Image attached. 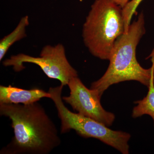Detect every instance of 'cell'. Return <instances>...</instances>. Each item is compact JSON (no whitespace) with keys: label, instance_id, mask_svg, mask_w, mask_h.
Masks as SVG:
<instances>
[{"label":"cell","instance_id":"10","mask_svg":"<svg viewBox=\"0 0 154 154\" xmlns=\"http://www.w3.org/2000/svg\"><path fill=\"white\" fill-rule=\"evenodd\" d=\"M143 1V0H131L122 8V15L125 28V33H127L128 31L133 16L135 14L138 7Z\"/></svg>","mask_w":154,"mask_h":154},{"label":"cell","instance_id":"3","mask_svg":"<svg viewBox=\"0 0 154 154\" xmlns=\"http://www.w3.org/2000/svg\"><path fill=\"white\" fill-rule=\"evenodd\" d=\"M125 32L122 8L113 0H95L82 30L83 41L91 54L110 60L116 41Z\"/></svg>","mask_w":154,"mask_h":154},{"label":"cell","instance_id":"7","mask_svg":"<svg viewBox=\"0 0 154 154\" xmlns=\"http://www.w3.org/2000/svg\"><path fill=\"white\" fill-rule=\"evenodd\" d=\"M44 98L50 99V94L39 88L25 90L11 85L0 86L1 104L28 105Z\"/></svg>","mask_w":154,"mask_h":154},{"label":"cell","instance_id":"11","mask_svg":"<svg viewBox=\"0 0 154 154\" xmlns=\"http://www.w3.org/2000/svg\"><path fill=\"white\" fill-rule=\"evenodd\" d=\"M118 5L120 6L122 8H123L129 2L130 0H113Z\"/></svg>","mask_w":154,"mask_h":154},{"label":"cell","instance_id":"1","mask_svg":"<svg viewBox=\"0 0 154 154\" xmlns=\"http://www.w3.org/2000/svg\"><path fill=\"white\" fill-rule=\"evenodd\" d=\"M0 115L11 121L14 136L1 154H48L61 143L55 125L38 102L1 104Z\"/></svg>","mask_w":154,"mask_h":154},{"label":"cell","instance_id":"8","mask_svg":"<svg viewBox=\"0 0 154 154\" xmlns=\"http://www.w3.org/2000/svg\"><path fill=\"white\" fill-rule=\"evenodd\" d=\"M29 25L28 16L22 17L15 29L10 34L1 39L0 41V61L2 60L8 50L13 44L27 36L26 28Z\"/></svg>","mask_w":154,"mask_h":154},{"label":"cell","instance_id":"2","mask_svg":"<svg viewBox=\"0 0 154 154\" xmlns=\"http://www.w3.org/2000/svg\"><path fill=\"white\" fill-rule=\"evenodd\" d=\"M146 32L143 12L130 24L128 31L116 41L110 64L100 79L91 84V88L100 97L110 86L125 81H137L148 88L154 81V50L150 57L152 66L145 69L138 62L136 48Z\"/></svg>","mask_w":154,"mask_h":154},{"label":"cell","instance_id":"5","mask_svg":"<svg viewBox=\"0 0 154 154\" xmlns=\"http://www.w3.org/2000/svg\"><path fill=\"white\" fill-rule=\"evenodd\" d=\"M24 63L37 65L48 78L58 80L63 86L67 85L70 80L78 76L75 69L69 62L62 44L46 45L42 49L39 57H33L24 53L11 56L3 61V65L12 66L15 72L25 68Z\"/></svg>","mask_w":154,"mask_h":154},{"label":"cell","instance_id":"4","mask_svg":"<svg viewBox=\"0 0 154 154\" xmlns=\"http://www.w3.org/2000/svg\"><path fill=\"white\" fill-rule=\"evenodd\" d=\"M63 86L51 87L48 92L54 103L61 121V133H66L73 130L81 136L94 138L113 147L123 154L129 153L128 141L131 135L128 133L108 128L105 125L93 119L69 110L62 97Z\"/></svg>","mask_w":154,"mask_h":154},{"label":"cell","instance_id":"6","mask_svg":"<svg viewBox=\"0 0 154 154\" xmlns=\"http://www.w3.org/2000/svg\"><path fill=\"white\" fill-rule=\"evenodd\" d=\"M67 85L70 94L62 97L63 101L81 115L95 119L107 127L112 125L115 116L102 107L100 102L101 97L97 91L87 88L78 76L71 79Z\"/></svg>","mask_w":154,"mask_h":154},{"label":"cell","instance_id":"9","mask_svg":"<svg viewBox=\"0 0 154 154\" xmlns=\"http://www.w3.org/2000/svg\"><path fill=\"white\" fill-rule=\"evenodd\" d=\"M146 96L142 100L135 102L137 105L132 110L133 118H137L144 115L150 116L154 125V81L151 83Z\"/></svg>","mask_w":154,"mask_h":154}]
</instances>
